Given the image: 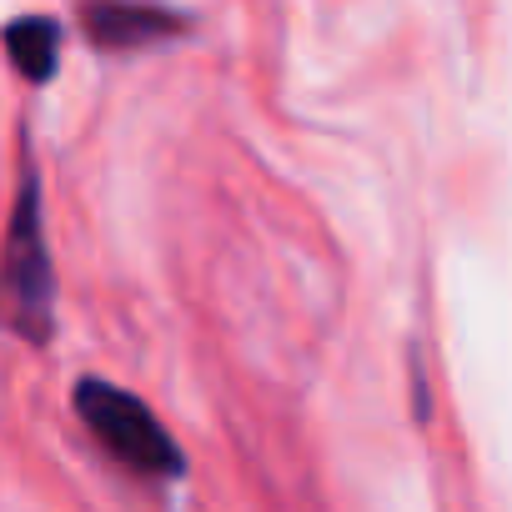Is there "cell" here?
I'll return each mask as SVG.
<instances>
[{
  "label": "cell",
  "instance_id": "277c9868",
  "mask_svg": "<svg viewBox=\"0 0 512 512\" xmlns=\"http://www.w3.org/2000/svg\"><path fill=\"white\" fill-rule=\"evenodd\" d=\"M6 56L31 86H46L61 66V26L51 16H16L6 26Z\"/></svg>",
  "mask_w": 512,
  "mask_h": 512
},
{
  "label": "cell",
  "instance_id": "6da1fadb",
  "mask_svg": "<svg viewBox=\"0 0 512 512\" xmlns=\"http://www.w3.org/2000/svg\"><path fill=\"white\" fill-rule=\"evenodd\" d=\"M0 322L21 342L46 347L56 332V267L46 241V201L36 156H21V191L11 206V231L0 246Z\"/></svg>",
  "mask_w": 512,
  "mask_h": 512
},
{
  "label": "cell",
  "instance_id": "7a4b0ae2",
  "mask_svg": "<svg viewBox=\"0 0 512 512\" xmlns=\"http://www.w3.org/2000/svg\"><path fill=\"white\" fill-rule=\"evenodd\" d=\"M76 417L86 422V432L136 477L146 482H181L186 477V452L171 442V432L161 427V417L126 387L101 382V377H81L71 387Z\"/></svg>",
  "mask_w": 512,
  "mask_h": 512
},
{
  "label": "cell",
  "instance_id": "3957f363",
  "mask_svg": "<svg viewBox=\"0 0 512 512\" xmlns=\"http://www.w3.org/2000/svg\"><path fill=\"white\" fill-rule=\"evenodd\" d=\"M81 31L101 51H141L156 41L191 36V21L151 0H81Z\"/></svg>",
  "mask_w": 512,
  "mask_h": 512
}]
</instances>
